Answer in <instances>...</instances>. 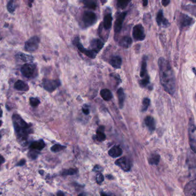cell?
<instances>
[{
  "instance_id": "38",
  "label": "cell",
  "mask_w": 196,
  "mask_h": 196,
  "mask_svg": "<svg viewBox=\"0 0 196 196\" xmlns=\"http://www.w3.org/2000/svg\"><path fill=\"white\" fill-rule=\"evenodd\" d=\"M190 147L196 153V140L192 139L190 141Z\"/></svg>"
},
{
  "instance_id": "3",
  "label": "cell",
  "mask_w": 196,
  "mask_h": 196,
  "mask_svg": "<svg viewBox=\"0 0 196 196\" xmlns=\"http://www.w3.org/2000/svg\"><path fill=\"white\" fill-rule=\"evenodd\" d=\"M175 20L180 30H185L189 28L195 22V20L190 16L180 12L175 15Z\"/></svg>"
},
{
  "instance_id": "23",
  "label": "cell",
  "mask_w": 196,
  "mask_h": 196,
  "mask_svg": "<svg viewBox=\"0 0 196 196\" xmlns=\"http://www.w3.org/2000/svg\"><path fill=\"white\" fill-rule=\"evenodd\" d=\"M100 96L105 101H110L113 97L111 92L107 89H102L100 91Z\"/></svg>"
},
{
  "instance_id": "8",
  "label": "cell",
  "mask_w": 196,
  "mask_h": 196,
  "mask_svg": "<svg viewBox=\"0 0 196 196\" xmlns=\"http://www.w3.org/2000/svg\"><path fill=\"white\" fill-rule=\"evenodd\" d=\"M36 67L34 64L27 63L22 66L21 72L25 77L29 78L33 77L36 72Z\"/></svg>"
},
{
  "instance_id": "15",
  "label": "cell",
  "mask_w": 196,
  "mask_h": 196,
  "mask_svg": "<svg viewBox=\"0 0 196 196\" xmlns=\"http://www.w3.org/2000/svg\"><path fill=\"white\" fill-rule=\"evenodd\" d=\"M132 43V39L130 36H123L119 41V46L124 48H128L130 47Z\"/></svg>"
},
{
  "instance_id": "31",
  "label": "cell",
  "mask_w": 196,
  "mask_h": 196,
  "mask_svg": "<svg viewBox=\"0 0 196 196\" xmlns=\"http://www.w3.org/2000/svg\"><path fill=\"white\" fill-rule=\"evenodd\" d=\"M183 9L196 16V6H192L189 5L183 7Z\"/></svg>"
},
{
  "instance_id": "10",
  "label": "cell",
  "mask_w": 196,
  "mask_h": 196,
  "mask_svg": "<svg viewBox=\"0 0 196 196\" xmlns=\"http://www.w3.org/2000/svg\"><path fill=\"white\" fill-rule=\"evenodd\" d=\"M127 12H123L120 13L116 18L114 24V32L115 34H118L121 31L123 22L127 15Z\"/></svg>"
},
{
  "instance_id": "46",
  "label": "cell",
  "mask_w": 196,
  "mask_h": 196,
  "mask_svg": "<svg viewBox=\"0 0 196 196\" xmlns=\"http://www.w3.org/2000/svg\"><path fill=\"white\" fill-rule=\"evenodd\" d=\"M192 70H193V72L195 73V74L196 75V69H195V68H193L192 69Z\"/></svg>"
},
{
  "instance_id": "37",
  "label": "cell",
  "mask_w": 196,
  "mask_h": 196,
  "mask_svg": "<svg viewBox=\"0 0 196 196\" xmlns=\"http://www.w3.org/2000/svg\"><path fill=\"white\" fill-rule=\"evenodd\" d=\"M96 180H97V182L98 183L100 184L104 181V177H103V176L101 173H99L98 175L97 176Z\"/></svg>"
},
{
  "instance_id": "47",
  "label": "cell",
  "mask_w": 196,
  "mask_h": 196,
  "mask_svg": "<svg viewBox=\"0 0 196 196\" xmlns=\"http://www.w3.org/2000/svg\"><path fill=\"white\" fill-rule=\"evenodd\" d=\"M57 195H58V196H59V195H64V194H63L62 192H60V193H57Z\"/></svg>"
},
{
  "instance_id": "14",
  "label": "cell",
  "mask_w": 196,
  "mask_h": 196,
  "mask_svg": "<svg viewBox=\"0 0 196 196\" xmlns=\"http://www.w3.org/2000/svg\"><path fill=\"white\" fill-rule=\"evenodd\" d=\"M122 63V58L119 56H112L110 60V64L115 69H120Z\"/></svg>"
},
{
  "instance_id": "18",
  "label": "cell",
  "mask_w": 196,
  "mask_h": 196,
  "mask_svg": "<svg viewBox=\"0 0 196 196\" xmlns=\"http://www.w3.org/2000/svg\"><path fill=\"white\" fill-rule=\"evenodd\" d=\"M123 153L122 150L119 146H114L108 151V154L113 158H116L120 156Z\"/></svg>"
},
{
  "instance_id": "25",
  "label": "cell",
  "mask_w": 196,
  "mask_h": 196,
  "mask_svg": "<svg viewBox=\"0 0 196 196\" xmlns=\"http://www.w3.org/2000/svg\"><path fill=\"white\" fill-rule=\"evenodd\" d=\"M117 94H118V100H119V107L120 108H122V107L123 106V104H124L125 99V93H124L123 89L120 88V89H118V90L117 91Z\"/></svg>"
},
{
  "instance_id": "13",
  "label": "cell",
  "mask_w": 196,
  "mask_h": 196,
  "mask_svg": "<svg viewBox=\"0 0 196 196\" xmlns=\"http://www.w3.org/2000/svg\"><path fill=\"white\" fill-rule=\"evenodd\" d=\"M90 45L91 47H92V50H94L99 53L103 47L104 43L99 39H94L91 41Z\"/></svg>"
},
{
  "instance_id": "29",
  "label": "cell",
  "mask_w": 196,
  "mask_h": 196,
  "mask_svg": "<svg viewBox=\"0 0 196 196\" xmlns=\"http://www.w3.org/2000/svg\"><path fill=\"white\" fill-rule=\"evenodd\" d=\"M131 1V0H117V7L119 9H123L127 6Z\"/></svg>"
},
{
  "instance_id": "17",
  "label": "cell",
  "mask_w": 196,
  "mask_h": 196,
  "mask_svg": "<svg viewBox=\"0 0 196 196\" xmlns=\"http://www.w3.org/2000/svg\"><path fill=\"white\" fill-rule=\"evenodd\" d=\"M46 144L43 140H39L32 143L29 146L30 149L40 151L45 147Z\"/></svg>"
},
{
  "instance_id": "28",
  "label": "cell",
  "mask_w": 196,
  "mask_h": 196,
  "mask_svg": "<svg viewBox=\"0 0 196 196\" xmlns=\"http://www.w3.org/2000/svg\"><path fill=\"white\" fill-rule=\"evenodd\" d=\"M160 159V156L158 154H152L148 158V162L150 164L157 165L159 163Z\"/></svg>"
},
{
  "instance_id": "6",
  "label": "cell",
  "mask_w": 196,
  "mask_h": 196,
  "mask_svg": "<svg viewBox=\"0 0 196 196\" xmlns=\"http://www.w3.org/2000/svg\"><path fill=\"white\" fill-rule=\"evenodd\" d=\"M40 42V37L34 36L31 37L28 40L25 42V50L28 52H34L36 51L39 46Z\"/></svg>"
},
{
  "instance_id": "44",
  "label": "cell",
  "mask_w": 196,
  "mask_h": 196,
  "mask_svg": "<svg viewBox=\"0 0 196 196\" xmlns=\"http://www.w3.org/2000/svg\"><path fill=\"white\" fill-rule=\"evenodd\" d=\"M33 2V0H28V4H29V6L30 7L32 6Z\"/></svg>"
},
{
  "instance_id": "35",
  "label": "cell",
  "mask_w": 196,
  "mask_h": 196,
  "mask_svg": "<svg viewBox=\"0 0 196 196\" xmlns=\"http://www.w3.org/2000/svg\"><path fill=\"white\" fill-rule=\"evenodd\" d=\"M29 101H30V104L33 107H37L40 103V100L37 98H34V97H31L30 98Z\"/></svg>"
},
{
  "instance_id": "32",
  "label": "cell",
  "mask_w": 196,
  "mask_h": 196,
  "mask_svg": "<svg viewBox=\"0 0 196 196\" xmlns=\"http://www.w3.org/2000/svg\"><path fill=\"white\" fill-rule=\"evenodd\" d=\"M65 148H66V147L64 146V145H62L60 144H55L53 146H52L50 149H51V151L52 152H59V151L65 149Z\"/></svg>"
},
{
  "instance_id": "19",
  "label": "cell",
  "mask_w": 196,
  "mask_h": 196,
  "mask_svg": "<svg viewBox=\"0 0 196 196\" xmlns=\"http://www.w3.org/2000/svg\"><path fill=\"white\" fill-rule=\"evenodd\" d=\"M145 123L150 131H154L155 128V122L152 116H148L145 119Z\"/></svg>"
},
{
  "instance_id": "42",
  "label": "cell",
  "mask_w": 196,
  "mask_h": 196,
  "mask_svg": "<svg viewBox=\"0 0 196 196\" xmlns=\"http://www.w3.org/2000/svg\"><path fill=\"white\" fill-rule=\"evenodd\" d=\"M5 162V158H4V157L1 155H0V168H1V165Z\"/></svg>"
},
{
  "instance_id": "34",
  "label": "cell",
  "mask_w": 196,
  "mask_h": 196,
  "mask_svg": "<svg viewBox=\"0 0 196 196\" xmlns=\"http://www.w3.org/2000/svg\"><path fill=\"white\" fill-rule=\"evenodd\" d=\"M150 100L149 98H145L143 100V103H142V111H146L148 108V107L150 105Z\"/></svg>"
},
{
  "instance_id": "1",
  "label": "cell",
  "mask_w": 196,
  "mask_h": 196,
  "mask_svg": "<svg viewBox=\"0 0 196 196\" xmlns=\"http://www.w3.org/2000/svg\"><path fill=\"white\" fill-rule=\"evenodd\" d=\"M160 81L164 90L171 95L176 91V79L173 69L169 62L163 58L158 60Z\"/></svg>"
},
{
  "instance_id": "30",
  "label": "cell",
  "mask_w": 196,
  "mask_h": 196,
  "mask_svg": "<svg viewBox=\"0 0 196 196\" xmlns=\"http://www.w3.org/2000/svg\"><path fill=\"white\" fill-rule=\"evenodd\" d=\"M38 154H39V153L37 151V150L31 149V150L29 151V152L28 154V156L30 159H35L37 158Z\"/></svg>"
},
{
  "instance_id": "24",
  "label": "cell",
  "mask_w": 196,
  "mask_h": 196,
  "mask_svg": "<svg viewBox=\"0 0 196 196\" xmlns=\"http://www.w3.org/2000/svg\"><path fill=\"white\" fill-rule=\"evenodd\" d=\"M17 58L25 62H30L33 60V58L31 55H28L24 53H18L16 55Z\"/></svg>"
},
{
  "instance_id": "7",
  "label": "cell",
  "mask_w": 196,
  "mask_h": 196,
  "mask_svg": "<svg viewBox=\"0 0 196 196\" xmlns=\"http://www.w3.org/2000/svg\"><path fill=\"white\" fill-rule=\"evenodd\" d=\"M132 36L136 41H143L145 39V30L142 25L138 24L135 25L132 30Z\"/></svg>"
},
{
  "instance_id": "45",
  "label": "cell",
  "mask_w": 196,
  "mask_h": 196,
  "mask_svg": "<svg viewBox=\"0 0 196 196\" xmlns=\"http://www.w3.org/2000/svg\"><path fill=\"white\" fill-rule=\"evenodd\" d=\"M2 116V109L1 107V106H0V117H1Z\"/></svg>"
},
{
  "instance_id": "22",
  "label": "cell",
  "mask_w": 196,
  "mask_h": 196,
  "mask_svg": "<svg viewBox=\"0 0 196 196\" xmlns=\"http://www.w3.org/2000/svg\"><path fill=\"white\" fill-rule=\"evenodd\" d=\"M104 126H101L99 128V129L97 131V135L95 136V138L97 141H99V142H103L106 138V135L104 133Z\"/></svg>"
},
{
  "instance_id": "2",
  "label": "cell",
  "mask_w": 196,
  "mask_h": 196,
  "mask_svg": "<svg viewBox=\"0 0 196 196\" xmlns=\"http://www.w3.org/2000/svg\"><path fill=\"white\" fill-rule=\"evenodd\" d=\"M12 122L17 139L18 142L24 146L27 144L28 136L31 133V125L25 122L17 114L13 115Z\"/></svg>"
},
{
  "instance_id": "40",
  "label": "cell",
  "mask_w": 196,
  "mask_h": 196,
  "mask_svg": "<svg viewBox=\"0 0 196 196\" xmlns=\"http://www.w3.org/2000/svg\"><path fill=\"white\" fill-rule=\"evenodd\" d=\"M26 163V160H25L24 159H22L21 160H20V162H18L17 163L16 166H22L23 165H24Z\"/></svg>"
},
{
  "instance_id": "4",
  "label": "cell",
  "mask_w": 196,
  "mask_h": 196,
  "mask_svg": "<svg viewBox=\"0 0 196 196\" xmlns=\"http://www.w3.org/2000/svg\"><path fill=\"white\" fill-rule=\"evenodd\" d=\"M82 22L85 28L94 25L97 21V15L91 11H85L82 16Z\"/></svg>"
},
{
  "instance_id": "5",
  "label": "cell",
  "mask_w": 196,
  "mask_h": 196,
  "mask_svg": "<svg viewBox=\"0 0 196 196\" xmlns=\"http://www.w3.org/2000/svg\"><path fill=\"white\" fill-rule=\"evenodd\" d=\"M73 43L75 46H76V47L78 48V50L82 53L85 54L87 56L91 58V59H94L97 55L99 53H98L97 51H96L95 50H88V49H87L85 48H84L83 47V46L82 45V43H80V39L79 37H76L74 41H73Z\"/></svg>"
},
{
  "instance_id": "16",
  "label": "cell",
  "mask_w": 196,
  "mask_h": 196,
  "mask_svg": "<svg viewBox=\"0 0 196 196\" xmlns=\"http://www.w3.org/2000/svg\"><path fill=\"white\" fill-rule=\"evenodd\" d=\"M112 21L113 17L111 15L110 13L106 14L103 18V28L106 30H110L112 26Z\"/></svg>"
},
{
  "instance_id": "41",
  "label": "cell",
  "mask_w": 196,
  "mask_h": 196,
  "mask_svg": "<svg viewBox=\"0 0 196 196\" xmlns=\"http://www.w3.org/2000/svg\"><path fill=\"white\" fill-rule=\"evenodd\" d=\"M170 0H162V4L163 6H167L170 4Z\"/></svg>"
},
{
  "instance_id": "48",
  "label": "cell",
  "mask_w": 196,
  "mask_h": 196,
  "mask_svg": "<svg viewBox=\"0 0 196 196\" xmlns=\"http://www.w3.org/2000/svg\"><path fill=\"white\" fill-rule=\"evenodd\" d=\"M193 3H195V4H196V0H190Z\"/></svg>"
},
{
  "instance_id": "9",
  "label": "cell",
  "mask_w": 196,
  "mask_h": 196,
  "mask_svg": "<svg viewBox=\"0 0 196 196\" xmlns=\"http://www.w3.org/2000/svg\"><path fill=\"white\" fill-rule=\"evenodd\" d=\"M43 87L48 91H53L60 85V82L57 80L44 79L43 82Z\"/></svg>"
},
{
  "instance_id": "21",
  "label": "cell",
  "mask_w": 196,
  "mask_h": 196,
  "mask_svg": "<svg viewBox=\"0 0 196 196\" xmlns=\"http://www.w3.org/2000/svg\"><path fill=\"white\" fill-rule=\"evenodd\" d=\"M82 4L87 8L95 10L97 7V0H81Z\"/></svg>"
},
{
  "instance_id": "36",
  "label": "cell",
  "mask_w": 196,
  "mask_h": 196,
  "mask_svg": "<svg viewBox=\"0 0 196 196\" xmlns=\"http://www.w3.org/2000/svg\"><path fill=\"white\" fill-rule=\"evenodd\" d=\"M149 81H150V78L148 77V75H146V76L144 77V78L142 80L140 81L139 83H140V85L142 86H147V85L149 83Z\"/></svg>"
},
{
  "instance_id": "11",
  "label": "cell",
  "mask_w": 196,
  "mask_h": 196,
  "mask_svg": "<svg viewBox=\"0 0 196 196\" xmlns=\"http://www.w3.org/2000/svg\"><path fill=\"white\" fill-rule=\"evenodd\" d=\"M115 164L125 171H128L130 170V163L126 157H122L118 159L115 162Z\"/></svg>"
},
{
  "instance_id": "33",
  "label": "cell",
  "mask_w": 196,
  "mask_h": 196,
  "mask_svg": "<svg viewBox=\"0 0 196 196\" xmlns=\"http://www.w3.org/2000/svg\"><path fill=\"white\" fill-rule=\"evenodd\" d=\"M78 170L74 169H70L68 170H65L62 172V175L63 176H68V175H73L77 173Z\"/></svg>"
},
{
  "instance_id": "12",
  "label": "cell",
  "mask_w": 196,
  "mask_h": 196,
  "mask_svg": "<svg viewBox=\"0 0 196 196\" xmlns=\"http://www.w3.org/2000/svg\"><path fill=\"white\" fill-rule=\"evenodd\" d=\"M156 20L159 26H163L164 27H167L169 25L168 20L163 16V11L162 10H160L158 12L156 18Z\"/></svg>"
},
{
  "instance_id": "43",
  "label": "cell",
  "mask_w": 196,
  "mask_h": 196,
  "mask_svg": "<svg viewBox=\"0 0 196 196\" xmlns=\"http://www.w3.org/2000/svg\"><path fill=\"white\" fill-rule=\"evenodd\" d=\"M142 4L144 6H146L148 4V0H142Z\"/></svg>"
},
{
  "instance_id": "50",
  "label": "cell",
  "mask_w": 196,
  "mask_h": 196,
  "mask_svg": "<svg viewBox=\"0 0 196 196\" xmlns=\"http://www.w3.org/2000/svg\"><path fill=\"white\" fill-rule=\"evenodd\" d=\"M1 133H0V139H1Z\"/></svg>"
},
{
  "instance_id": "27",
  "label": "cell",
  "mask_w": 196,
  "mask_h": 196,
  "mask_svg": "<svg viewBox=\"0 0 196 196\" xmlns=\"http://www.w3.org/2000/svg\"><path fill=\"white\" fill-rule=\"evenodd\" d=\"M17 0H9L7 5L8 11L10 13H13L16 8V2Z\"/></svg>"
},
{
  "instance_id": "26",
  "label": "cell",
  "mask_w": 196,
  "mask_h": 196,
  "mask_svg": "<svg viewBox=\"0 0 196 196\" xmlns=\"http://www.w3.org/2000/svg\"><path fill=\"white\" fill-rule=\"evenodd\" d=\"M147 58L146 56H144L142 62V66H141V71H140V76L141 77H144L146 76L147 74Z\"/></svg>"
},
{
  "instance_id": "49",
  "label": "cell",
  "mask_w": 196,
  "mask_h": 196,
  "mask_svg": "<svg viewBox=\"0 0 196 196\" xmlns=\"http://www.w3.org/2000/svg\"><path fill=\"white\" fill-rule=\"evenodd\" d=\"M2 125V122L1 120H0V126H1Z\"/></svg>"
},
{
  "instance_id": "39",
  "label": "cell",
  "mask_w": 196,
  "mask_h": 196,
  "mask_svg": "<svg viewBox=\"0 0 196 196\" xmlns=\"http://www.w3.org/2000/svg\"><path fill=\"white\" fill-rule=\"evenodd\" d=\"M82 110L83 112V113L85 114V115H88L89 113V109H88V107H87V105H84L83 109H82Z\"/></svg>"
},
{
  "instance_id": "20",
  "label": "cell",
  "mask_w": 196,
  "mask_h": 196,
  "mask_svg": "<svg viewBox=\"0 0 196 196\" xmlns=\"http://www.w3.org/2000/svg\"><path fill=\"white\" fill-rule=\"evenodd\" d=\"M14 87L15 89L19 91H27L29 90L28 85L25 82H24L21 80H18L16 82Z\"/></svg>"
}]
</instances>
